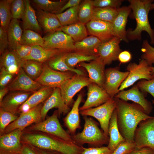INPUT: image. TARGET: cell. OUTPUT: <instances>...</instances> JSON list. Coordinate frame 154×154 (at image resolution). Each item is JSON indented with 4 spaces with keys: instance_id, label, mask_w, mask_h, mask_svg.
<instances>
[{
    "instance_id": "obj_32",
    "label": "cell",
    "mask_w": 154,
    "mask_h": 154,
    "mask_svg": "<svg viewBox=\"0 0 154 154\" xmlns=\"http://www.w3.org/2000/svg\"><path fill=\"white\" fill-rule=\"evenodd\" d=\"M68 52H62L48 61L47 65L52 69L60 72H71L76 74L85 75L84 72L80 70L72 68L68 66L65 62Z\"/></svg>"
},
{
    "instance_id": "obj_24",
    "label": "cell",
    "mask_w": 154,
    "mask_h": 154,
    "mask_svg": "<svg viewBox=\"0 0 154 154\" xmlns=\"http://www.w3.org/2000/svg\"><path fill=\"white\" fill-rule=\"evenodd\" d=\"M0 68L14 75L17 74L22 67L24 60L21 59L14 50H6L1 54Z\"/></svg>"
},
{
    "instance_id": "obj_57",
    "label": "cell",
    "mask_w": 154,
    "mask_h": 154,
    "mask_svg": "<svg viewBox=\"0 0 154 154\" xmlns=\"http://www.w3.org/2000/svg\"><path fill=\"white\" fill-rule=\"evenodd\" d=\"M9 90L8 87H5L0 88V102H1L5 97L6 94Z\"/></svg>"
},
{
    "instance_id": "obj_55",
    "label": "cell",
    "mask_w": 154,
    "mask_h": 154,
    "mask_svg": "<svg viewBox=\"0 0 154 154\" xmlns=\"http://www.w3.org/2000/svg\"><path fill=\"white\" fill-rule=\"evenodd\" d=\"M130 154H154V149L145 147L138 149H135Z\"/></svg>"
},
{
    "instance_id": "obj_18",
    "label": "cell",
    "mask_w": 154,
    "mask_h": 154,
    "mask_svg": "<svg viewBox=\"0 0 154 154\" xmlns=\"http://www.w3.org/2000/svg\"><path fill=\"white\" fill-rule=\"evenodd\" d=\"M53 108H56L59 115L65 114L70 111V108L64 102L61 96L59 88H54L51 95L42 105L41 111L42 120L45 118L48 112Z\"/></svg>"
},
{
    "instance_id": "obj_4",
    "label": "cell",
    "mask_w": 154,
    "mask_h": 154,
    "mask_svg": "<svg viewBox=\"0 0 154 154\" xmlns=\"http://www.w3.org/2000/svg\"><path fill=\"white\" fill-rule=\"evenodd\" d=\"M83 117L85 122L83 129L81 132L72 135L73 141L81 146L88 144L100 147L108 144L109 137L106 136L93 119L87 116Z\"/></svg>"
},
{
    "instance_id": "obj_1",
    "label": "cell",
    "mask_w": 154,
    "mask_h": 154,
    "mask_svg": "<svg viewBox=\"0 0 154 154\" xmlns=\"http://www.w3.org/2000/svg\"><path fill=\"white\" fill-rule=\"evenodd\" d=\"M114 98L119 132L125 140L134 142L135 133L139 123L152 116L146 114L143 108L137 104L129 103L115 97Z\"/></svg>"
},
{
    "instance_id": "obj_23",
    "label": "cell",
    "mask_w": 154,
    "mask_h": 154,
    "mask_svg": "<svg viewBox=\"0 0 154 154\" xmlns=\"http://www.w3.org/2000/svg\"><path fill=\"white\" fill-rule=\"evenodd\" d=\"M78 65L86 70L92 83L103 88L105 80V65L97 60L91 61L89 63L82 62Z\"/></svg>"
},
{
    "instance_id": "obj_2",
    "label": "cell",
    "mask_w": 154,
    "mask_h": 154,
    "mask_svg": "<svg viewBox=\"0 0 154 154\" xmlns=\"http://www.w3.org/2000/svg\"><path fill=\"white\" fill-rule=\"evenodd\" d=\"M129 6L132 11L131 17L135 19L136 26L134 30L129 29L126 31L128 40H140L141 33L146 32L149 36L151 44H154V29L151 27L148 19V14L153 0H129Z\"/></svg>"
},
{
    "instance_id": "obj_27",
    "label": "cell",
    "mask_w": 154,
    "mask_h": 154,
    "mask_svg": "<svg viewBox=\"0 0 154 154\" xmlns=\"http://www.w3.org/2000/svg\"><path fill=\"white\" fill-rule=\"evenodd\" d=\"M102 43L97 37L91 35L75 43L74 52L87 55H98V48Z\"/></svg>"
},
{
    "instance_id": "obj_59",
    "label": "cell",
    "mask_w": 154,
    "mask_h": 154,
    "mask_svg": "<svg viewBox=\"0 0 154 154\" xmlns=\"http://www.w3.org/2000/svg\"><path fill=\"white\" fill-rule=\"evenodd\" d=\"M154 9V3H152L150 7V10Z\"/></svg>"
},
{
    "instance_id": "obj_15",
    "label": "cell",
    "mask_w": 154,
    "mask_h": 154,
    "mask_svg": "<svg viewBox=\"0 0 154 154\" xmlns=\"http://www.w3.org/2000/svg\"><path fill=\"white\" fill-rule=\"evenodd\" d=\"M87 87V98L80 111L99 106L111 98L103 88L96 84L91 83Z\"/></svg>"
},
{
    "instance_id": "obj_36",
    "label": "cell",
    "mask_w": 154,
    "mask_h": 154,
    "mask_svg": "<svg viewBox=\"0 0 154 154\" xmlns=\"http://www.w3.org/2000/svg\"><path fill=\"white\" fill-rule=\"evenodd\" d=\"M22 68L26 74L35 80L41 74L43 69L42 63L33 60H24Z\"/></svg>"
},
{
    "instance_id": "obj_46",
    "label": "cell",
    "mask_w": 154,
    "mask_h": 154,
    "mask_svg": "<svg viewBox=\"0 0 154 154\" xmlns=\"http://www.w3.org/2000/svg\"><path fill=\"white\" fill-rule=\"evenodd\" d=\"M135 149L136 145L134 142L125 140L118 144L112 154L130 153Z\"/></svg>"
},
{
    "instance_id": "obj_56",
    "label": "cell",
    "mask_w": 154,
    "mask_h": 154,
    "mask_svg": "<svg viewBox=\"0 0 154 154\" xmlns=\"http://www.w3.org/2000/svg\"><path fill=\"white\" fill-rule=\"evenodd\" d=\"M20 154H37L30 147L24 146L22 147Z\"/></svg>"
},
{
    "instance_id": "obj_3",
    "label": "cell",
    "mask_w": 154,
    "mask_h": 154,
    "mask_svg": "<svg viewBox=\"0 0 154 154\" xmlns=\"http://www.w3.org/2000/svg\"><path fill=\"white\" fill-rule=\"evenodd\" d=\"M28 134L24 136L27 143L40 148L55 151L62 154H81L84 147L74 141L64 140L51 135Z\"/></svg>"
},
{
    "instance_id": "obj_34",
    "label": "cell",
    "mask_w": 154,
    "mask_h": 154,
    "mask_svg": "<svg viewBox=\"0 0 154 154\" xmlns=\"http://www.w3.org/2000/svg\"><path fill=\"white\" fill-rule=\"evenodd\" d=\"M54 88L43 86L33 92L24 103L30 110L35 107L47 99L52 93Z\"/></svg>"
},
{
    "instance_id": "obj_29",
    "label": "cell",
    "mask_w": 154,
    "mask_h": 154,
    "mask_svg": "<svg viewBox=\"0 0 154 154\" xmlns=\"http://www.w3.org/2000/svg\"><path fill=\"white\" fill-rule=\"evenodd\" d=\"M117 112L114 110L111 118L108 129L109 139L107 147L113 151L120 143L125 140L119 130L117 121Z\"/></svg>"
},
{
    "instance_id": "obj_20",
    "label": "cell",
    "mask_w": 154,
    "mask_h": 154,
    "mask_svg": "<svg viewBox=\"0 0 154 154\" xmlns=\"http://www.w3.org/2000/svg\"><path fill=\"white\" fill-rule=\"evenodd\" d=\"M42 86L39 83L29 77L21 67L16 77L8 87L11 91L34 92Z\"/></svg>"
},
{
    "instance_id": "obj_61",
    "label": "cell",
    "mask_w": 154,
    "mask_h": 154,
    "mask_svg": "<svg viewBox=\"0 0 154 154\" xmlns=\"http://www.w3.org/2000/svg\"><path fill=\"white\" fill-rule=\"evenodd\" d=\"M130 153H127V154H130Z\"/></svg>"
},
{
    "instance_id": "obj_51",
    "label": "cell",
    "mask_w": 154,
    "mask_h": 154,
    "mask_svg": "<svg viewBox=\"0 0 154 154\" xmlns=\"http://www.w3.org/2000/svg\"><path fill=\"white\" fill-rule=\"evenodd\" d=\"M9 46L7 31L0 27V53L1 55Z\"/></svg>"
},
{
    "instance_id": "obj_14",
    "label": "cell",
    "mask_w": 154,
    "mask_h": 154,
    "mask_svg": "<svg viewBox=\"0 0 154 154\" xmlns=\"http://www.w3.org/2000/svg\"><path fill=\"white\" fill-rule=\"evenodd\" d=\"M42 105L41 104L26 112L21 113L17 119L6 127L4 133L6 134L17 129L23 130L33 123L41 122L42 120L41 111Z\"/></svg>"
},
{
    "instance_id": "obj_39",
    "label": "cell",
    "mask_w": 154,
    "mask_h": 154,
    "mask_svg": "<svg viewBox=\"0 0 154 154\" xmlns=\"http://www.w3.org/2000/svg\"><path fill=\"white\" fill-rule=\"evenodd\" d=\"M13 0H3L0 1V26L7 31L12 19L11 5Z\"/></svg>"
},
{
    "instance_id": "obj_6",
    "label": "cell",
    "mask_w": 154,
    "mask_h": 154,
    "mask_svg": "<svg viewBox=\"0 0 154 154\" xmlns=\"http://www.w3.org/2000/svg\"><path fill=\"white\" fill-rule=\"evenodd\" d=\"M151 66L145 60L142 59L138 64L135 63L129 64L126 69L129 74L121 85L119 91H122L131 86L139 80H150L154 78L151 74Z\"/></svg>"
},
{
    "instance_id": "obj_21",
    "label": "cell",
    "mask_w": 154,
    "mask_h": 154,
    "mask_svg": "<svg viewBox=\"0 0 154 154\" xmlns=\"http://www.w3.org/2000/svg\"><path fill=\"white\" fill-rule=\"evenodd\" d=\"M118 14L113 21L112 31L114 37L125 42H128L127 37L126 26L127 18L131 11L128 6H123L118 8Z\"/></svg>"
},
{
    "instance_id": "obj_25",
    "label": "cell",
    "mask_w": 154,
    "mask_h": 154,
    "mask_svg": "<svg viewBox=\"0 0 154 154\" xmlns=\"http://www.w3.org/2000/svg\"><path fill=\"white\" fill-rule=\"evenodd\" d=\"M37 16L38 23L45 33L55 32L62 27L56 14L40 9Z\"/></svg>"
},
{
    "instance_id": "obj_47",
    "label": "cell",
    "mask_w": 154,
    "mask_h": 154,
    "mask_svg": "<svg viewBox=\"0 0 154 154\" xmlns=\"http://www.w3.org/2000/svg\"><path fill=\"white\" fill-rule=\"evenodd\" d=\"M122 0H94L92 1L94 7H110L116 8L120 7Z\"/></svg>"
},
{
    "instance_id": "obj_8",
    "label": "cell",
    "mask_w": 154,
    "mask_h": 154,
    "mask_svg": "<svg viewBox=\"0 0 154 154\" xmlns=\"http://www.w3.org/2000/svg\"><path fill=\"white\" fill-rule=\"evenodd\" d=\"M91 83L88 77L76 74L66 81L59 88L65 103L69 106L76 94Z\"/></svg>"
},
{
    "instance_id": "obj_12",
    "label": "cell",
    "mask_w": 154,
    "mask_h": 154,
    "mask_svg": "<svg viewBox=\"0 0 154 154\" xmlns=\"http://www.w3.org/2000/svg\"><path fill=\"white\" fill-rule=\"evenodd\" d=\"M119 67L105 70V80L103 88L112 98L119 93V88L127 76L128 71L122 72Z\"/></svg>"
},
{
    "instance_id": "obj_16",
    "label": "cell",
    "mask_w": 154,
    "mask_h": 154,
    "mask_svg": "<svg viewBox=\"0 0 154 154\" xmlns=\"http://www.w3.org/2000/svg\"><path fill=\"white\" fill-rule=\"evenodd\" d=\"M22 131L17 129L2 135L0 138L1 154H20Z\"/></svg>"
},
{
    "instance_id": "obj_28",
    "label": "cell",
    "mask_w": 154,
    "mask_h": 154,
    "mask_svg": "<svg viewBox=\"0 0 154 154\" xmlns=\"http://www.w3.org/2000/svg\"><path fill=\"white\" fill-rule=\"evenodd\" d=\"M64 52H66L58 49H48L39 46H32L31 52L25 60H33L42 63Z\"/></svg>"
},
{
    "instance_id": "obj_40",
    "label": "cell",
    "mask_w": 154,
    "mask_h": 154,
    "mask_svg": "<svg viewBox=\"0 0 154 154\" xmlns=\"http://www.w3.org/2000/svg\"><path fill=\"white\" fill-rule=\"evenodd\" d=\"M94 8L92 0L83 1L79 5L78 14L79 22L86 25L91 21Z\"/></svg>"
},
{
    "instance_id": "obj_31",
    "label": "cell",
    "mask_w": 154,
    "mask_h": 154,
    "mask_svg": "<svg viewBox=\"0 0 154 154\" xmlns=\"http://www.w3.org/2000/svg\"><path fill=\"white\" fill-rule=\"evenodd\" d=\"M9 47L15 50L17 47L21 44L23 31L18 19H12L7 30Z\"/></svg>"
},
{
    "instance_id": "obj_35",
    "label": "cell",
    "mask_w": 154,
    "mask_h": 154,
    "mask_svg": "<svg viewBox=\"0 0 154 154\" xmlns=\"http://www.w3.org/2000/svg\"><path fill=\"white\" fill-rule=\"evenodd\" d=\"M118 12V8L110 7H94L91 20H100L112 23Z\"/></svg>"
},
{
    "instance_id": "obj_44",
    "label": "cell",
    "mask_w": 154,
    "mask_h": 154,
    "mask_svg": "<svg viewBox=\"0 0 154 154\" xmlns=\"http://www.w3.org/2000/svg\"><path fill=\"white\" fill-rule=\"evenodd\" d=\"M141 50L143 53L142 59L145 60L150 66L154 65V47L149 44L147 40L143 41Z\"/></svg>"
},
{
    "instance_id": "obj_30",
    "label": "cell",
    "mask_w": 154,
    "mask_h": 154,
    "mask_svg": "<svg viewBox=\"0 0 154 154\" xmlns=\"http://www.w3.org/2000/svg\"><path fill=\"white\" fill-rule=\"evenodd\" d=\"M25 9L22 17L24 30H31L40 32L41 30L35 12L28 0H24Z\"/></svg>"
},
{
    "instance_id": "obj_58",
    "label": "cell",
    "mask_w": 154,
    "mask_h": 154,
    "mask_svg": "<svg viewBox=\"0 0 154 154\" xmlns=\"http://www.w3.org/2000/svg\"><path fill=\"white\" fill-rule=\"evenodd\" d=\"M151 74L154 78V67L151 66Z\"/></svg>"
},
{
    "instance_id": "obj_49",
    "label": "cell",
    "mask_w": 154,
    "mask_h": 154,
    "mask_svg": "<svg viewBox=\"0 0 154 154\" xmlns=\"http://www.w3.org/2000/svg\"><path fill=\"white\" fill-rule=\"evenodd\" d=\"M113 152L110 150L107 146L88 148L84 147L81 154H112Z\"/></svg>"
},
{
    "instance_id": "obj_33",
    "label": "cell",
    "mask_w": 154,
    "mask_h": 154,
    "mask_svg": "<svg viewBox=\"0 0 154 154\" xmlns=\"http://www.w3.org/2000/svg\"><path fill=\"white\" fill-rule=\"evenodd\" d=\"M85 25L79 22L63 26L58 31H61L69 36L76 42L82 40L87 37V30Z\"/></svg>"
},
{
    "instance_id": "obj_43",
    "label": "cell",
    "mask_w": 154,
    "mask_h": 154,
    "mask_svg": "<svg viewBox=\"0 0 154 154\" xmlns=\"http://www.w3.org/2000/svg\"><path fill=\"white\" fill-rule=\"evenodd\" d=\"M18 117L15 114L5 111L0 108V133H4L6 127L11 123L17 119Z\"/></svg>"
},
{
    "instance_id": "obj_50",
    "label": "cell",
    "mask_w": 154,
    "mask_h": 154,
    "mask_svg": "<svg viewBox=\"0 0 154 154\" xmlns=\"http://www.w3.org/2000/svg\"><path fill=\"white\" fill-rule=\"evenodd\" d=\"M32 49V46L20 44L14 50L18 56L22 60H25L30 55Z\"/></svg>"
},
{
    "instance_id": "obj_42",
    "label": "cell",
    "mask_w": 154,
    "mask_h": 154,
    "mask_svg": "<svg viewBox=\"0 0 154 154\" xmlns=\"http://www.w3.org/2000/svg\"><path fill=\"white\" fill-rule=\"evenodd\" d=\"M21 44L31 46L38 45L43 47L44 40L43 38L35 31L29 29L24 30Z\"/></svg>"
},
{
    "instance_id": "obj_60",
    "label": "cell",
    "mask_w": 154,
    "mask_h": 154,
    "mask_svg": "<svg viewBox=\"0 0 154 154\" xmlns=\"http://www.w3.org/2000/svg\"><path fill=\"white\" fill-rule=\"evenodd\" d=\"M42 154H50L47 152L44 151H42Z\"/></svg>"
},
{
    "instance_id": "obj_38",
    "label": "cell",
    "mask_w": 154,
    "mask_h": 154,
    "mask_svg": "<svg viewBox=\"0 0 154 154\" xmlns=\"http://www.w3.org/2000/svg\"><path fill=\"white\" fill-rule=\"evenodd\" d=\"M79 7V5H78L56 14L62 27L79 22L78 16Z\"/></svg>"
},
{
    "instance_id": "obj_41",
    "label": "cell",
    "mask_w": 154,
    "mask_h": 154,
    "mask_svg": "<svg viewBox=\"0 0 154 154\" xmlns=\"http://www.w3.org/2000/svg\"><path fill=\"white\" fill-rule=\"evenodd\" d=\"M98 55H87L75 52H68L65 62L67 65L72 68H74L77 64L82 62L96 60Z\"/></svg>"
},
{
    "instance_id": "obj_17",
    "label": "cell",
    "mask_w": 154,
    "mask_h": 154,
    "mask_svg": "<svg viewBox=\"0 0 154 154\" xmlns=\"http://www.w3.org/2000/svg\"><path fill=\"white\" fill-rule=\"evenodd\" d=\"M88 32L98 38L104 43L110 40L114 36L112 23L97 20H91L86 24Z\"/></svg>"
},
{
    "instance_id": "obj_37",
    "label": "cell",
    "mask_w": 154,
    "mask_h": 154,
    "mask_svg": "<svg viewBox=\"0 0 154 154\" xmlns=\"http://www.w3.org/2000/svg\"><path fill=\"white\" fill-rule=\"evenodd\" d=\"M68 1H53L49 0H33V2L40 9L56 14L59 13Z\"/></svg>"
},
{
    "instance_id": "obj_10",
    "label": "cell",
    "mask_w": 154,
    "mask_h": 154,
    "mask_svg": "<svg viewBox=\"0 0 154 154\" xmlns=\"http://www.w3.org/2000/svg\"><path fill=\"white\" fill-rule=\"evenodd\" d=\"M75 74L71 72L57 71L52 69L47 64H43L42 72L35 81L42 86L59 88Z\"/></svg>"
},
{
    "instance_id": "obj_26",
    "label": "cell",
    "mask_w": 154,
    "mask_h": 154,
    "mask_svg": "<svg viewBox=\"0 0 154 154\" xmlns=\"http://www.w3.org/2000/svg\"><path fill=\"white\" fill-rule=\"evenodd\" d=\"M82 95L80 93L74 102L72 109L64 118V121L69 132L74 135L78 129L80 128L79 106L82 99Z\"/></svg>"
},
{
    "instance_id": "obj_13",
    "label": "cell",
    "mask_w": 154,
    "mask_h": 154,
    "mask_svg": "<svg viewBox=\"0 0 154 154\" xmlns=\"http://www.w3.org/2000/svg\"><path fill=\"white\" fill-rule=\"evenodd\" d=\"M121 40L114 37L108 41L102 43L99 47L97 60L105 65L111 64L118 60V56L122 52L119 43Z\"/></svg>"
},
{
    "instance_id": "obj_54",
    "label": "cell",
    "mask_w": 154,
    "mask_h": 154,
    "mask_svg": "<svg viewBox=\"0 0 154 154\" xmlns=\"http://www.w3.org/2000/svg\"><path fill=\"white\" fill-rule=\"evenodd\" d=\"M131 58V55L128 51L125 50L121 52L119 54L118 60L120 64L126 63L129 62Z\"/></svg>"
},
{
    "instance_id": "obj_7",
    "label": "cell",
    "mask_w": 154,
    "mask_h": 154,
    "mask_svg": "<svg viewBox=\"0 0 154 154\" xmlns=\"http://www.w3.org/2000/svg\"><path fill=\"white\" fill-rule=\"evenodd\" d=\"M57 110L46 119L36 123L31 127V129L41 131L52 135L65 140L73 141L72 135L62 127L58 118Z\"/></svg>"
},
{
    "instance_id": "obj_11",
    "label": "cell",
    "mask_w": 154,
    "mask_h": 154,
    "mask_svg": "<svg viewBox=\"0 0 154 154\" xmlns=\"http://www.w3.org/2000/svg\"><path fill=\"white\" fill-rule=\"evenodd\" d=\"M43 47L48 49H56L66 52H74L75 42L69 35L58 31L49 33L43 38Z\"/></svg>"
},
{
    "instance_id": "obj_5",
    "label": "cell",
    "mask_w": 154,
    "mask_h": 154,
    "mask_svg": "<svg viewBox=\"0 0 154 154\" xmlns=\"http://www.w3.org/2000/svg\"><path fill=\"white\" fill-rule=\"evenodd\" d=\"M116 108L114 98L98 107L80 111L83 116H91L97 119L104 134L108 137V129L112 115Z\"/></svg>"
},
{
    "instance_id": "obj_45",
    "label": "cell",
    "mask_w": 154,
    "mask_h": 154,
    "mask_svg": "<svg viewBox=\"0 0 154 154\" xmlns=\"http://www.w3.org/2000/svg\"><path fill=\"white\" fill-rule=\"evenodd\" d=\"M25 9L24 0H13L11 5L12 18L17 19L21 18Z\"/></svg>"
},
{
    "instance_id": "obj_53",
    "label": "cell",
    "mask_w": 154,
    "mask_h": 154,
    "mask_svg": "<svg viewBox=\"0 0 154 154\" xmlns=\"http://www.w3.org/2000/svg\"><path fill=\"white\" fill-rule=\"evenodd\" d=\"M81 0H69L64 5L58 13H62L66 10L79 5L82 2Z\"/></svg>"
},
{
    "instance_id": "obj_22",
    "label": "cell",
    "mask_w": 154,
    "mask_h": 154,
    "mask_svg": "<svg viewBox=\"0 0 154 154\" xmlns=\"http://www.w3.org/2000/svg\"><path fill=\"white\" fill-rule=\"evenodd\" d=\"M31 92H12L4 97L0 102V108L15 114L20 106L31 95Z\"/></svg>"
},
{
    "instance_id": "obj_48",
    "label": "cell",
    "mask_w": 154,
    "mask_h": 154,
    "mask_svg": "<svg viewBox=\"0 0 154 154\" xmlns=\"http://www.w3.org/2000/svg\"><path fill=\"white\" fill-rule=\"evenodd\" d=\"M137 85L143 92L149 93L154 98V78L150 80H142L138 82ZM152 102L154 104V100Z\"/></svg>"
},
{
    "instance_id": "obj_52",
    "label": "cell",
    "mask_w": 154,
    "mask_h": 154,
    "mask_svg": "<svg viewBox=\"0 0 154 154\" xmlns=\"http://www.w3.org/2000/svg\"><path fill=\"white\" fill-rule=\"evenodd\" d=\"M14 75L3 68H0V88L6 87V86L11 80Z\"/></svg>"
},
{
    "instance_id": "obj_9",
    "label": "cell",
    "mask_w": 154,
    "mask_h": 154,
    "mask_svg": "<svg viewBox=\"0 0 154 154\" xmlns=\"http://www.w3.org/2000/svg\"><path fill=\"white\" fill-rule=\"evenodd\" d=\"M138 125L134 136L136 149L145 147L154 149V117L141 121Z\"/></svg>"
},
{
    "instance_id": "obj_19",
    "label": "cell",
    "mask_w": 154,
    "mask_h": 154,
    "mask_svg": "<svg viewBox=\"0 0 154 154\" xmlns=\"http://www.w3.org/2000/svg\"><path fill=\"white\" fill-rule=\"evenodd\" d=\"M137 85L128 90H122L117 94L114 97L124 101H131L140 105L145 113L149 114L152 111L153 107L151 103L146 99L143 93L139 90Z\"/></svg>"
}]
</instances>
